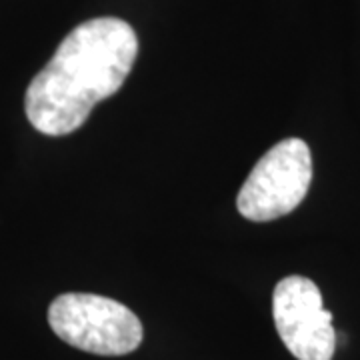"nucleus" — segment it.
I'll list each match as a JSON object with an SVG mask.
<instances>
[{"label":"nucleus","mask_w":360,"mask_h":360,"mask_svg":"<svg viewBox=\"0 0 360 360\" xmlns=\"http://www.w3.org/2000/svg\"><path fill=\"white\" fill-rule=\"evenodd\" d=\"M139 54L132 26L104 16L78 25L28 84L26 118L49 136L78 130L92 108L124 84Z\"/></svg>","instance_id":"f257e3e1"},{"label":"nucleus","mask_w":360,"mask_h":360,"mask_svg":"<svg viewBox=\"0 0 360 360\" xmlns=\"http://www.w3.org/2000/svg\"><path fill=\"white\" fill-rule=\"evenodd\" d=\"M312 182V155L300 139L276 142L245 180L236 208L252 222L286 217L309 194Z\"/></svg>","instance_id":"7ed1b4c3"},{"label":"nucleus","mask_w":360,"mask_h":360,"mask_svg":"<svg viewBox=\"0 0 360 360\" xmlns=\"http://www.w3.org/2000/svg\"><path fill=\"white\" fill-rule=\"evenodd\" d=\"M276 333L298 360H333L336 330L333 312L324 309L319 286L307 276H286L272 295Z\"/></svg>","instance_id":"20e7f679"},{"label":"nucleus","mask_w":360,"mask_h":360,"mask_svg":"<svg viewBox=\"0 0 360 360\" xmlns=\"http://www.w3.org/2000/svg\"><path fill=\"white\" fill-rule=\"evenodd\" d=\"M49 324L66 345L101 356H122L141 347L142 322L124 304L89 292L56 296Z\"/></svg>","instance_id":"f03ea898"}]
</instances>
